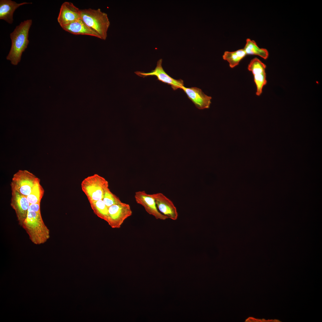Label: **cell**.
Here are the masks:
<instances>
[{
    "mask_svg": "<svg viewBox=\"0 0 322 322\" xmlns=\"http://www.w3.org/2000/svg\"><path fill=\"white\" fill-rule=\"evenodd\" d=\"M39 179L27 170H19L13 175L10 184L11 190L16 191L27 196Z\"/></svg>",
    "mask_w": 322,
    "mask_h": 322,
    "instance_id": "5",
    "label": "cell"
},
{
    "mask_svg": "<svg viewBox=\"0 0 322 322\" xmlns=\"http://www.w3.org/2000/svg\"><path fill=\"white\" fill-rule=\"evenodd\" d=\"M108 210L107 222L113 228H120L124 221L132 214L130 205L122 202L109 207Z\"/></svg>",
    "mask_w": 322,
    "mask_h": 322,
    "instance_id": "6",
    "label": "cell"
},
{
    "mask_svg": "<svg viewBox=\"0 0 322 322\" xmlns=\"http://www.w3.org/2000/svg\"><path fill=\"white\" fill-rule=\"evenodd\" d=\"M154 199L157 207L162 214L173 220H176L178 213L173 202L163 193H158L150 194Z\"/></svg>",
    "mask_w": 322,
    "mask_h": 322,
    "instance_id": "11",
    "label": "cell"
},
{
    "mask_svg": "<svg viewBox=\"0 0 322 322\" xmlns=\"http://www.w3.org/2000/svg\"><path fill=\"white\" fill-rule=\"evenodd\" d=\"M62 28L65 31L74 34L89 35L100 38L98 35L89 27L81 18Z\"/></svg>",
    "mask_w": 322,
    "mask_h": 322,
    "instance_id": "14",
    "label": "cell"
},
{
    "mask_svg": "<svg viewBox=\"0 0 322 322\" xmlns=\"http://www.w3.org/2000/svg\"><path fill=\"white\" fill-rule=\"evenodd\" d=\"M81 18V10L72 2L65 1L61 5L57 18L62 27Z\"/></svg>",
    "mask_w": 322,
    "mask_h": 322,
    "instance_id": "10",
    "label": "cell"
},
{
    "mask_svg": "<svg viewBox=\"0 0 322 322\" xmlns=\"http://www.w3.org/2000/svg\"><path fill=\"white\" fill-rule=\"evenodd\" d=\"M81 186L89 202L102 200L105 189L109 187V183L103 177L95 174L84 179Z\"/></svg>",
    "mask_w": 322,
    "mask_h": 322,
    "instance_id": "4",
    "label": "cell"
},
{
    "mask_svg": "<svg viewBox=\"0 0 322 322\" xmlns=\"http://www.w3.org/2000/svg\"><path fill=\"white\" fill-rule=\"evenodd\" d=\"M11 191L10 205L15 211L19 224L22 226L30 204L27 196L16 191Z\"/></svg>",
    "mask_w": 322,
    "mask_h": 322,
    "instance_id": "9",
    "label": "cell"
},
{
    "mask_svg": "<svg viewBox=\"0 0 322 322\" xmlns=\"http://www.w3.org/2000/svg\"><path fill=\"white\" fill-rule=\"evenodd\" d=\"M266 66L257 58L253 59L248 64L247 69L253 74L257 73L265 72Z\"/></svg>",
    "mask_w": 322,
    "mask_h": 322,
    "instance_id": "21",
    "label": "cell"
},
{
    "mask_svg": "<svg viewBox=\"0 0 322 322\" xmlns=\"http://www.w3.org/2000/svg\"><path fill=\"white\" fill-rule=\"evenodd\" d=\"M244 49L246 55H258L264 59H267L269 56V53L267 49L259 48L254 41L249 38L246 40Z\"/></svg>",
    "mask_w": 322,
    "mask_h": 322,
    "instance_id": "15",
    "label": "cell"
},
{
    "mask_svg": "<svg viewBox=\"0 0 322 322\" xmlns=\"http://www.w3.org/2000/svg\"><path fill=\"white\" fill-rule=\"evenodd\" d=\"M32 3L23 2L17 3L11 0H0V19L11 24L13 22V14L15 10L20 6Z\"/></svg>",
    "mask_w": 322,
    "mask_h": 322,
    "instance_id": "13",
    "label": "cell"
},
{
    "mask_svg": "<svg viewBox=\"0 0 322 322\" xmlns=\"http://www.w3.org/2000/svg\"><path fill=\"white\" fill-rule=\"evenodd\" d=\"M94 213L98 217L107 222L109 218L108 208L102 200L89 202Z\"/></svg>",
    "mask_w": 322,
    "mask_h": 322,
    "instance_id": "17",
    "label": "cell"
},
{
    "mask_svg": "<svg viewBox=\"0 0 322 322\" xmlns=\"http://www.w3.org/2000/svg\"><path fill=\"white\" fill-rule=\"evenodd\" d=\"M253 75L256 87V94L260 96L262 93L263 87L267 83L266 72L257 73Z\"/></svg>",
    "mask_w": 322,
    "mask_h": 322,
    "instance_id": "19",
    "label": "cell"
},
{
    "mask_svg": "<svg viewBox=\"0 0 322 322\" xmlns=\"http://www.w3.org/2000/svg\"><path fill=\"white\" fill-rule=\"evenodd\" d=\"M81 18L85 23L99 36L100 39L105 40L110 24L106 13L100 9L91 8L81 10Z\"/></svg>",
    "mask_w": 322,
    "mask_h": 322,
    "instance_id": "3",
    "label": "cell"
},
{
    "mask_svg": "<svg viewBox=\"0 0 322 322\" xmlns=\"http://www.w3.org/2000/svg\"><path fill=\"white\" fill-rule=\"evenodd\" d=\"M246 55L244 49H242L233 52L225 51L222 57L228 62L230 67L233 68L238 65Z\"/></svg>",
    "mask_w": 322,
    "mask_h": 322,
    "instance_id": "16",
    "label": "cell"
},
{
    "mask_svg": "<svg viewBox=\"0 0 322 322\" xmlns=\"http://www.w3.org/2000/svg\"><path fill=\"white\" fill-rule=\"evenodd\" d=\"M162 59L159 60L157 62L155 69L150 72L145 73L137 71L134 73L138 76L143 78L150 76H155L157 77L158 80L171 85L174 90L178 89H181L182 87L184 86L183 81L181 79L176 80L170 77L163 69L162 66Z\"/></svg>",
    "mask_w": 322,
    "mask_h": 322,
    "instance_id": "7",
    "label": "cell"
},
{
    "mask_svg": "<svg viewBox=\"0 0 322 322\" xmlns=\"http://www.w3.org/2000/svg\"><path fill=\"white\" fill-rule=\"evenodd\" d=\"M44 190L40 183L39 179L36 182L30 193L27 196L30 204L40 203Z\"/></svg>",
    "mask_w": 322,
    "mask_h": 322,
    "instance_id": "18",
    "label": "cell"
},
{
    "mask_svg": "<svg viewBox=\"0 0 322 322\" xmlns=\"http://www.w3.org/2000/svg\"><path fill=\"white\" fill-rule=\"evenodd\" d=\"M181 89L198 109H203L209 108L212 97L205 94L201 89L196 87L187 88L184 86Z\"/></svg>",
    "mask_w": 322,
    "mask_h": 322,
    "instance_id": "12",
    "label": "cell"
},
{
    "mask_svg": "<svg viewBox=\"0 0 322 322\" xmlns=\"http://www.w3.org/2000/svg\"><path fill=\"white\" fill-rule=\"evenodd\" d=\"M34 244L45 243L50 238L49 230L45 224L40 210V203L30 204L22 226Z\"/></svg>",
    "mask_w": 322,
    "mask_h": 322,
    "instance_id": "1",
    "label": "cell"
},
{
    "mask_svg": "<svg viewBox=\"0 0 322 322\" xmlns=\"http://www.w3.org/2000/svg\"><path fill=\"white\" fill-rule=\"evenodd\" d=\"M102 200L108 208L122 202L119 198L111 191L109 187L105 189Z\"/></svg>",
    "mask_w": 322,
    "mask_h": 322,
    "instance_id": "20",
    "label": "cell"
},
{
    "mask_svg": "<svg viewBox=\"0 0 322 322\" xmlns=\"http://www.w3.org/2000/svg\"><path fill=\"white\" fill-rule=\"evenodd\" d=\"M32 23L31 19L24 20L10 34L11 46L6 59L13 65H16L20 62L22 53L27 47L29 32Z\"/></svg>",
    "mask_w": 322,
    "mask_h": 322,
    "instance_id": "2",
    "label": "cell"
},
{
    "mask_svg": "<svg viewBox=\"0 0 322 322\" xmlns=\"http://www.w3.org/2000/svg\"><path fill=\"white\" fill-rule=\"evenodd\" d=\"M134 198L137 203L142 206L147 213L156 219L165 220L168 218L158 210L154 199L145 191L136 192Z\"/></svg>",
    "mask_w": 322,
    "mask_h": 322,
    "instance_id": "8",
    "label": "cell"
}]
</instances>
